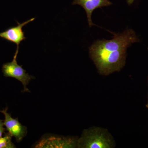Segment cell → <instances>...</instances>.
Instances as JSON below:
<instances>
[{
	"label": "cell",
	"instance_id": "obj_1",
	"mask_svg": "<svg viewBox=\"0 0 148 148\" xmlns=\"http://www.w3.org/2000/svg\"><path fill=\"white\" fill-rule=\"evenodd\" d=\"M138 41L139 38L135 32L127 29L123 33L114 34L112 39L95 41L89 47V55L99 74L108 75L119 71L123 68L127 48Z\"/></svg>",
	"mask_w": 148,
	"mask_h": 148
},
{
	"label": "cell",
	"instance_id": "obj_2",
	"mask_svg": "<svg viewBox=\"0 0 148 148\" xmlns=\"http://www.w3.org/2000/svg\"><path fill=\"white\" fill-rule=\"evenodd\" d=\"M115 147L114 138L108 130L98 127L84 130L78 139L77 147L112 148Z\"/></svg>",
	"mask_w": 148,
	"mask_h": 148
},
{
	"label": "cell",
	"instance_id": "obj_3",
	"mask_svg": "<svg viewBox=\"0 0 148 148\" xmlns=\"http://www.w3.org/2000/svg\"><path fill=\"white\" fill-rule=\"evenodd\" d=\"M19 50V47H17L14 53L13 59L11 62L3 64L2 71L4 76L14 78L21 82L24 86L22 92H30V90L27 88V85L29 84L32 79H35V77L29 75L27 73L26 70L22 68V66H20L17 64V55Z\"/></svg>",
	"mask_w": 148,
	"mask_h": 148
},
{
	"label": "cell",
	"instance_id": "obj_4",
	"mask_svg": "<svg viewBox=\"0 0 148 148\" xmlns=\"http://www.w3.org/2000/svg\"><path fill=\"white\" fill-rule=\"evenodd\" d=\"M78 138L75 137H65L45 135L35 145V148H75Z\"/></svg>",
	"mask_w": 148,
	"mask_h": 148
},
{
	"label": "cell",
	"instance_id": "obj_5",
	"mask_svg": "<svg viewBox=\"0 0 148 148\" xmlns=\"http://www.w3.org/2000/svg\"><path fill=\"white\" fill-rule=\"evenodd\" d=\"M7 111V108L3 110H0V112L4 115V125L9 134L12 137H14L16 142L19 143L27 135V127L22 125L18 121V118H12L10 114L8 113Z\"/></svg>",
	"mask_w": 148,
	"mask_h": 148
},
{
	"label": "cell",
	"instance_id": "obj_6",
	"mask_svg": "<svg viewBox=\"0 0 148 148\" xmlns=\"http://www.w3.org/2000/svg\"><path fill=\"white\" fill-rule=\"evenodd\" d=\"M35 19V18H32L22 23L16 21L17 26L11 27L4 32H1L0 37L10 42L14 43L16 45L17 47H19L20 43L26 39L22 29L23 27L34 21Z\"/></svg>",
	"mask_w": 148,
	"mask_h": 148
},
{
	"label": "cell",
	"instance_id": "obj_7",
	"mask_svg": "<svg viewBox=\"0 0 148 148\" xmlns=\"http://www.w3.org/2000/svg\"><path fill=\"white\" fill-rule=\"evenodd\" d=\"M73 5H78L84 9L87 14L89 27L95 25L92 23L91 15L93 11L98 8L109 6L112 4L109 0H74Z\"/></svg>",
	"mask_w": 148,
	"mask_h": 148
},
{
	"label": "cell",
	"instance_id": "obj_8",
	"mask_svg": "<svg viewBox=\"0 0 148 148\" xmlns=\"http://www.w3.org/2000/svg\"><path fill=\"white\" fill-rule=\"evenodd\" d=\"M12 137L8 133H5L4 137L0 138V148H16L12 142Z\"/></svg>",
	"mask_w": 148,
	"mask_h": 148
},
{
	"label": "cell",
	"instance_id": "obj_9",
	"mask_svg": "<svg viewBox=\"0 0 148 148\" xmlns=\"http://www.w3.org/2000/svg\"><path fill=\"white\" fill-rule=\"evenodd\" d=\"M3 121L2 120L0 119V138L2 137L3 134L5 133V129L4 127Z\"/></svg>",
	"mask_w": 148,
	"mask_h": 148
},
{
	"label": "cell",
	"instance_id": "obj_10",
	"mask_svg": "<svg viewBox=\"0 0 148 148\" xmlns=\"http://www.w3.org/2000/svg\"><path fill=\"white\" fill-rule=\"evenodd\" d=\"M135 0H127V4L128 5H131V4H132V3L134 2Z\"/></svg>",
	"mask_w": 148,
	"mask_h": 148
},
{
	"label": "cell",
	"instance_id": "obj_11",
	"mask_svg": "<svg viewBox=\"0 0 148 148\" xmlns=\"http://www.w3.org/2000/svg\"><path fill=\"white\" fill-rule=\"evenodd\" d=\"M146 108H148V100H147V104H146Z\"/></svg>",
	"mask_w": 148,
	"mask_h": 148
}]
</instances>
